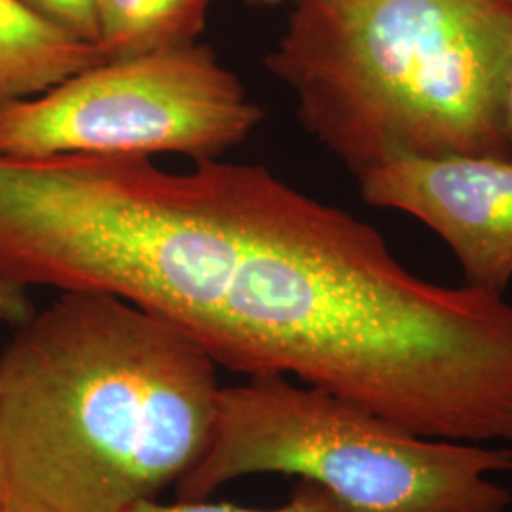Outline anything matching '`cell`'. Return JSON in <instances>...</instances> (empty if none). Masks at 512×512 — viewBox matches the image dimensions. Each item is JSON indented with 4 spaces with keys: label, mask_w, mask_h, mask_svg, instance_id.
I'll return each instance as SVG.
<instances>
[{
    "label": "cell",
    "mask_w": 512,
    "mask_h": 512,
    "mask_svg": "<svg viewBox=\"0 0 512 512\" xmlns=\"http://www.w3.org/2000/svg\"><path fill=\"white\" fill-rule=\"evenodd\" d=\"M512 448L420 437L359 404L289 376L220 387L209 446L179 482L207 499L243 476L289 475L349 512H501Z\"/></svg>",
    "instance_id": "3"
},
{
    "label": "cell",
    "mask_w": 512,
    "mask_h": 512,
    "mask_svg": "<svg viewBox=\"0 0 512 512\" xmlns=\"http://www.w3.org/2000/svg\"><path fill=\"white\" fill-rule=\"evenodd\" d=\"M501 124H503V133L507 139V145L511 150L512 156V33L509 40V48L505 54V63H503V73H501Z\"/></svg>",
    "instance_id": "11"
},
{
    "label": "cell",
    "mask_w": 512,
    "mask_h": 512,
    "mask_svg": "<svg viewBox=\"0 0 512 512\" xmlns=\"http://www.w3.org/2000/svg\"><path fill=\"white\" fill-rule=\"evenodd\" d=\"M217 363L118 296L69 291L0 355L4 512H128L181 482L213 435Z\"/></svg>",
    "instance_id": "1"
},
{
    "label": "cell",
    "mask_w": 512,
    "mask_h": 512,
    "mask_svg": "<svg viewBox=\"0 0 512 512\" xmlns=\"http://www.w3.org/2000/svg\"><path fill=\"white\" fill-rule=\"evenodd\" d=\"M0 512H4V494H2V482H0Z\"/></svg>",
    "instance_id": "13"
},
{
    "label": "cell",
    "mask_w": 512,
    "mask_h": 512,
    "mask_svg": "<svg viewBox=\"0 0 512 512\" xmlns=\"http://www.w3.org/2000/svg\"><path fill=\"white\" fill-rule=\"evenodd\" d=\"M501 512H509V509H507V511H501Z\"/></svg>",
    "instance_id": "14"
},
{
    "label": "cell",
    "mask_w": 512,
    "mask_h": 512,
    "mask_svg": "<svg viewBox=\"0 0 512 512\" xmlns=\"http://www.w3.org/2000/svg\"><path fill=\"white\" fill-rule=\"evenodd\" d=\"M38 18L52 23L67 35L95 44L97 0H19Z\"/></svg>",
    "instance_id": "9"
},
{
    "label": "cell",
    "mask_w": 512,
    "mask_h": 512,
    "mask_svg": "<svg viewBox=\"0 0 512 512\" xmlns=\"http://www.w3.org/2000/svg\"><path fill=\"white\" fill-rule=\"evenodd\" d=\"M366 203L429 226L465 285L503 296L512 281V158L393 156L357 175Z\"/></svg>",
    "instance_id": "5"
},
{
    "label": "cell",
    "mask_w": 512,
    "mask_h": 512,
    "mask_svg": "<svg viewBox=\"0 0 512 512\" xmlns=\"http://www.w3.org/2000/svg\"><path fill=\"white\" fill-rule=\"evenodd\" d=\"M128 512H349L338 499L313 484L300 480L287 505L277 509H247L230 503H211L207 499H181L177 503H162L160 499H147L133 505Z\"/></svg>",
    "instance_id": "8"
},
{
    "label": "cell",
    "mask_w": 512,
    "mask_h": 512,
    "mask_svg": "<svg viewBox=\"0 0 512 512\" xmlns=\"http://www.w3.org/2000/svg\"><path fill=\"white\" fill-rule=\"evenodd\" d=\"M213 0H97L95 46L124 59L192 46L205 31Z\"/></svg>",
    "instance_id": "7"
},
{
    "label": "cell",
    "mask_w": 512,
    "mask_h": 512,
    "mask_svg": "<svg viewBox=\"0 0 512 512\" xmlns=\"http://www.w3.org/2000/svg\"><path fill=\"white\" fill-rule=\"evenodd\" d=\"M512 0H294L266 69L357 177L393 156L512 158L501 73Z\"/></svg>",
    "instance_id": "2"
},
{
    "label": "cell",
    "mask_w": 512,
    "mask_h": 512,
    "mask_svg": "<svg viewBox=\"0 0 512 512\" xmlns=\"http://www.w3.org/2000/svg\"><path fill=\"white\" fill-rule=\"evenodd\" d=\"M264 112L205 44L110 59L0 110V158L217 160Z\"/></svg>",
    "instance_id": "4"
},
{
    "label": "cell",
    "mask_w": 512,
    "mask_h": 512,
    "mask_svg": "<svg viewBox=\"0 0 512 512\" xmlns=\"http://www.w3.org/2000/svg\"><path fill=\"white\" fill-rule=\"evenodd\" d=\"M103 61L95 44L67 35L19 0H0V110Z\"/></svg>",
    "instance_id": "6"
},
{
    "label": "cell",
    "mask_w": 512,
    "mask_h": 512,
    "mask_svg": "<svg viewBox=\"0 0 512 512\" xmlns=\"http://www.w3.org/2000/svg\"><path fill=\"white\" fill-rule=\"evenodd\" d=\"M245 2L249 6H255V8H274V6H279V4L289 2V0H245Z\"/></svg>",
    "instance_id": "12"
},
{
    "label": "cell",
    "mask_w": 512,
    "mask_h": 512,
    "mask_svg": "<svg viewBox=\"0 0 512 512\" xmlns=\"http://www.w3.org/2000/svg\"><path fill=\"white\" fill-rule=\"evenodd\" d=\"M35 315L33 304L25 293V287L4 281L0 277V323L19 327Z\"/></svg>",
    "instance_id": "10"
}]
</instances>
